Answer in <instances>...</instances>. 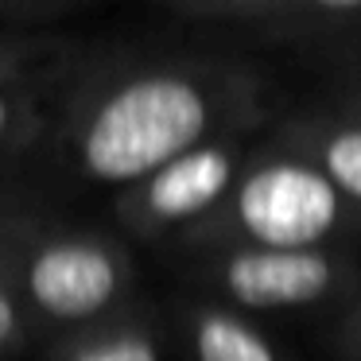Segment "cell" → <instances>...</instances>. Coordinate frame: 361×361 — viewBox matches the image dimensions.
Instances as JSON below:
<instances>
[{
  "instance_id": "5",
  "label": "cell",
  "mask_w": 361,
  "mask_h": 361,
  "mask_svg": "<svg viewBox=\"0 0 361 361\" xmlns=\"http://www.w3.org/2000/svg\"><path fill=\"white\" fill-rule=\"evenodd\" d=\"M229 183V159L218 148L179 152L156 167L148 187V206L159 218H190L206 210Z\"/></svg>"
},
{
  "instance_id": "7",
  "label": "cell",
  "mask_w": 361,
  "mask_h": 361,
  "mask_svg": "<svg viewBox=\"0 0 361 361\" xmlns=\"http://www.w3.org/2000/svg\"><path fill=\"white\" fill-rule=\"evenodd\" d=\"M326 171L342 190L361 198V133H338L326 144Z\"/></svg>"
},
{
  "instance_id": "10",
  "label": "cell",
  "mask_w": 361,
  "mask_h": 361,
  "mask_svg": "<svg viewBox=\"0 0 361 361\" xmlns=\"http://www.w3.org/2000/svg\"><path fill=\"white\" fill-rule=\"evenodd\" d=\"M322 4H334V8H345V4H361V0H322Z\"/></svg>"
},
{
  "instance_id": "11",
  "label": "cell",
  "mask_w": 361,
  "mask_h": 361,
  "mask_svg": "<svg viewBox=\"0 0 361 361\" xmlns=\"http://www.w3.org/2000/svg\"><path fill=\"white\" fill-rule=\"evenodd\" d=\"M4 121H8V102L0 97V128H4Z\"/></svg>"
},
{
  "instance_id": "9",
  "label": "cell",
  "mask_w": 361,
  "mask_h": 361,
  "mask_svg": "<svg viewBox=\"0 0 361 361\" xmlns=\"http://www.w3.org/2000/svg\"><path fill=\"white\" fill-rule=\"evenodd\" d=\"M12 330H16V311H12L8 299L0 295V342H4V338H8Z\"/></svg>"
},
{
  "instance_id": "1",
  "label": "cell",
  "mask_w": 361,
  "mask_h": 361,
  "mask_svg": "<svg viewBox=\"0 0 361 361\" xmlns=\"http://www.w3.org/2000/svg\"><path fill=\"white\" fill-rule=\"evenodd\" d=\"M206 128V102L190 82L140 78L102 105L86 133V167L125 183L187 152Z\"/></svg>"
},
{
  "instance_id": "4",
  "label": "cell",
  "mask_w": 361,
  "mask_h": 361,
  "mask_svg": "<svg viewBox=\"0 0 361 361\" xmlns=\"http://www.w3.org/2000/svg\"><path fill=\"white\" fill-rule=\"evenodd\" d=\"M226 283L249 307H291L326 291L330 264L311 249H257L229 260Z\"/></svg>"
},
{
  "instance_id": "2",
  "label": "cell",
  "mask_w": 361,
  "mask_h": 361,
  "mask_svg": "<svg viewBox=\"0 0 361 361\" xmlns=\"http://www.w3.org/2000/svg\"><path fill=\"white\" fill-rule=\"evenodd\" d=\"M241 226L268 249H307L338 218V190L326 175L299 164L257 171L237 195Z\"/></svg>"
},
{
  "instance_id": "3",
  "label": "cell",
  "mask_w": 361,
  "mask_h": 361,
  "mask_svg": "<svg viewBox=\"0 0 361 361\" xmlns=\"http://www.w3.org/2000/svg\"><path fill=\"white\" fill-rule=\"evenodd\" d=\"M27 288L43 311L59 314V319H86V314L102 311L117 291V268L94 245L66 241L43 249L32 260Z\"/></svg>"
},
{
  "instance_id": "6",
  "label": "cell",
  "mask_w": 361,
  "mask_h": 361,
  "mask_svg": "<svg viewBox=\"0 0 361 361\" xmlns=\"http://www.w3.org/2000/svg\"><path fill=\"white\" fill-rule=\"evenodd\" d=\"M198 361H276V353L241 319L206 314L198 322Z\"/></svg>"
},
{
  "instance_id": "8",
  "label": "cell",
  "mask_w": 361,
  "mask_h": 361,
  "mask_svg": "<svg viewBox=\"0 0 361 361\" xmlns=\"http://www.w3.org/2000/svg\"><path fill=\"white\" fill-rule=\"evenodd\" d=\"M74 361H159L156 345L140 334H121V338H109L102 345H90L82 350Z\"/></svg>"
}]
</instances>
